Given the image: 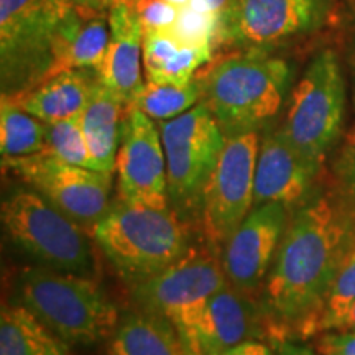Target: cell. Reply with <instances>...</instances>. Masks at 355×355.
<instances>
[{
  "label": "cell",
  "instance_id": "obj_24",
  "mask_svg": "<svg viewBox=\"0 0 355 355\" xmlns=\"http://www.w3.org/2000/svg\"><path fill=\"white\" fill-rule=\"evenodd\" d=\"M202 99L201 76L186 84H144L132 101L133 107L148 115L153 121L165 122L188 112Z\"/></svg>",
  "mask_w": 355,
  "mask_h": 355
},
{
  "label": "cell",
  "instance_id": "obj_18",
  "mask_svg": "<svg viewBox=\"0 0 355 355\" xmlns=\"http://www.w3.org/2000/svg\"><path fill=\"white\" fill-rule=\"evenodd\" d=\"M99 81V74L94 69H68L48 78L30 91L2 97L44 123L58 122L81 114Z\"/></svg>",
  "mask_w": 355,
  "mask_h": 355
},
{
  "label": "cell",
  "instance_id": "obj_3",
  "mask_svg": "<svg viewBox=\"0 0 355 355\" xmlns=\"http://www.w3.org/2000/svg\"><path fill=\"white\" fill-rule=\"evenodd\" d=\"M202 102L225 137L260 132L282 110L291 68L268 51H241L201 76Z\"/></svg>",
  "mask_w": 355,
  "mask_h": 355
},
{
  "label": "cell",
  "instance_id": "obj_29",
  "mask_svg": "<svg viewBox=\"0 0 355 355\" xmlns=\"http://www.w3.org/2000/svg\"><path fill=\"white\" fill-rule=\"evenodd\" d=\"M130 2L144 26V32L171 30L180 15V8L163 0H130Z\"/></svg>",
  "mask_w": 355,
  "mask_h": 355
},
{
  "label": "cell",
  "instance_id": "obj_28",
  "mask_svg": "<svg viewBox=\"0 0 355 355\" xmlns=\"http://www.w3.org/2000/svg\"><path fill=\"white\" fill-rule=\"evenodd\" d=\"M217 17L214 13L199 6L198 2H191L188 7L180 8V15L173 33L176 35L181 42L188 44H214Z\"/></svg>",
  "mask_w": 355,
  "mask_h": 355
},
{
  "label": "cell",
  "instance_id": "obj_17",
  "mask_svg": "<svg viewBox=\"0 0 355 355\" xmlns=\"http://www.w3.org/2000/svg\"><path fill=\"white\" fill-rule=\"evenodd\" d=\"M110 40L104 63L97 71L101 83L130 105L144 87V26L130 0H115L109 10Z\"/></svg>",
  "mask_w": 355,
  "mask_h": 355
},
{
  "label": "cell",
  "instance_id": "obj_38",
  "mask_svg": "<svg viewBox=\"0 0 355 355\" xmlns=\"http://www.w3.org/2000/svg\"><path fill=\"white\" fill-rule=\"evenodd\" d=\"M163 2L171 3V6H175L178 8H183V7H188L193 0H163Z\"/></svg>",
  "mask_w": 355,
  "mask_h": 355
},
{
  "label": "cell",
  "instance_id": "obj_7",
  "mask_svg": "<svg viewBox=\"0 0 355 355\" xmlns=\"http://www.w3.org/2000/svg\"><path fill=\"white\" fill-rule=\"evenodd\" d=\"M339 0H230L217 17L214 43L241 51H268L331 26Z\"/></svg>",
  "mask_w": 355,
  "mask_h": 355
},
{
  "label": "cell",
  "instance_id": "obj_32",
  "mask_svg": "<svg viewBox=\"0 0 355 355\" xmlns=\"http://www.w3.org/2000/svg\"><path fill=\"white\" fill-rule=\"evenodd\" d=\"M224 355H275V352L263 343L248 339L227 350Z\"/></svg>",
  "mask_w": 355,
  "mask_h": 355
},
{
  "label": "cell",
  "instance_id": "obj_36",
  "mask_svg": "<svg viewBox=\"0 0 355 355\" xmlns=\"http://www.w3.org/2000/svg\"><path fill=\"white\" fill-rule=\"evenodd\" d=\"M194 2H198L199 6L207 8V10L214 13L216 17H219L220 13L224 12V8L229 6L230 0H194Z\"/></svg>",
  "mask_w": 355,
  "mask_h": 355
},
{
  "label": "cell",
  "instance_id": "obj_33",
  "mask_svg": "<svg viewBox=\"0 0 355 355\" xmlns=\"http://www.w3.org/2000/svg\"><path fill=\"white\" fill-rule=\"evenodd\" d=\"M79 10L89 15H104L105 10H110L115 0H73Z\"/></svg>",
  "mask_w": 355,
  "mask_h": 355
},
{
  "label": "cell",
  "instance_id": "obj_21",
  "mask_svg": "<svg viewBox=\"0 0 355 355\" xmlns=\"http://www.w3.org/2000/svg\"><path fill=\"white\" fill-rule=\"evenodd\" d=\"M109 355H186L176 327L158 314H128L112 334Z\"/></svg>",
  "mask_w": 355,
  "mask_h": 355
},
{
  "label": "cell",
  "instance_id": "obj_14",
  "mask_svg": "<svg viewBox=\"0 0 355 355\" xmlns=\"http://www.w3.org/2000/svg\"><path fill=\"white\" fill-rule=\"evenodd\" d=\"M288 212L282 202L255 206L225 243L222 265L237 290L254 291L268 273L290 220Z\"/></svg>",
  "mask_w": 355,
  "mask_h": 355
},
{
  "label": "cell",
  "instance_id": "obj_35",
  "mask_svg": "<svg viewBox=\"0 0 355 355\" xmlns=\"http://www.w3.org/2000/svg\"><path fill=\"white\" fill-rule=\"evenodd\" d=\"M277 355H318L313 349L295 343H282L278 345Z\"/></svg>",
  "mask_w": 355,
  "mask_h": 355
},
{
  "label": "cell",
  "instance_id": "obj_1",
  "mask_svg": "<svg viewBox=\"0 0 355 355\" xmlns=\"http://www.w3.org/2000/svg\"><path fill=\"white\" fill-rule=\"evenodd\" d=\"M355 243V201L339 186L296 207L266 283V311L279 327L311 336L340 263Z\"/></svg>",
  "mask_w": 355,
  "mask_h": 355
},
{
  "label": "cell",
  "instance_id": "obj_23",
  "mask_svg": "<svg viewBox=\"0 0 355 355\" xmlns=\"http://www.w3.org/2000/svg\"><path fill=\"white\" fill-rule=\"evenodd\" d=\"M109 40V19L105 20L104 15H86L61 48L50 78L68 69L99 71L107 53Z\"/></svg>",
  "mask_w": 355,
  "mask_h": 355
},
{
  "label": "cell",
  "instance_id": "obj_5",
  "mask_svg": "<svg viewBox=\"0 0 355 355\" xmlns=\"http://www.w3.org/2000/svg\"><path fill=\"white\" fill-rule=\"evenodd\" d=\"M21 304L66 344H94L110 337L119 313L104 291L83 275L26 268L20 275Z\"/></svg>",
  "mask_w": 355,
  "mask_h": 355
},
{
  "label": "cell",
  "instance_id": "obj_34",
  "mask_svg": "<svg viewBox=\"0 0 355 355\" xmlns=\"http://www.w3.org/2000/svg\"><path fill=\"white\" fill-rule=\"evenodd\" d=\"M329 331H355V303L331 324Z\"/></svg>",
  "mask_w": 355,
  "mask_h": 355
},
{
  "label": "cell",
  "instance_id": "obj_31",
  "mask_svg": "<svg viewBox=\"0 0 355 355\" xmlns=\"http://www.w3.org/2000/svg\"><path fill=\"white\" fill-rule=\"evenodd\" d=\"M339 171L340 186L347 191V194L355 201V125L350 130L347 141H345L343 155L339 158Z\"/></svg>",
  "mask_w": 355,
  "mask_h": 355
},
{
  "label": "cell",
  "instance_id": "obj_9",
  "mask_svg": "<svg viewBox=\"0 0 355 355\" xmlns=\"http://www.w3.org/2000/svg\"><path fill=\"white\" fill-rule=\"evenodd\" d=\"M158 128L166 157L170 201L178 209H196L227 137L202 101L188 112L159 122Z\"/></svg>",
  "mask_w": 355,
  "mask_h": 355
},
{
  "label": "cell",
  "instance_id": "obj_26",
  "mask_svg": "<svg viewBox=\"0 0 355 355\" xmlns=\"http://www.w3.org/2000/svg\"><path fill=\"white\" fill-rule=\"evenodd\" d=\"M53 157L89 170H96L94 159L89 152L79 115L64 121L44 123V150Z\"/></svg>",
  "mask_w": 355,
  "mask_h": 355
},
{
  "label": "cell",
  "instance_id": "obj_8",
  "mask_svg": "<svg viewBox=\"0 0 355 355\" xmlns=\"http://www.w3.org/2000/svg\"><path fill=\"white\" fill-rule=\"evenodd\" d=\"M2 224L8 237L48 268L86 275L92 250L81 225L37 191H15L2 202Z\"/></svg>",
  "mask_w": 355,
  "mask_h": 355
},
{
  "label": "cell",
  "instance_id": "obj_15",
  "mask_svg": "<svg viewBox=\"0 0 355 355\" xmlns=\"http://www.w3.org/2000/svg\"><path fill=\"white\" fill-rule=\"evenodd\" d=\"M319 171L321 166L306 159L279 128L266 132L257 157L254 207L266 202L298 207L308 199Z\"/></svg>",
  "mask_w": 355,
  "mask_h": 355
},
{
  "label": "cell",
  "instance_id": "obj_13",
  "mask_svg": "<svg viewBox=\"0 0 355 355\" xmlns=\"http://www.w3.org/2000/svg\"><path fill=\"white\" fill-rule=\"evenodd\" d=\"M119 201L168 209V171L159 128L153 119L128 105L115 159Z\"/></svg>",
  "mask_w": 355,
  "mask_h": 355
},
{
  "label": "cell",
  "instance_id": "obj_30",
  "mask_svg": "<svg viewBox=\"0 0 355 355\" xmlns=\"http://www.w3.org/2000/svg\"><path fill=\"white\" fill-rule=\"evenodd\" d=\"M321 355H355V331H327L319 337Z\"/></svg>",
  "mask_w": 355,
  "mask_h": 355
},
{
  "label": "cell",
  "instance_id": "obj_16",
  "mask_svg": "<svg viewBox=\"0 0 355 355\" xmlns=\"http://www.w3.org/2000/svg\"><path fill=\"white\" fill-rule=\"evenodd\" d=\"M257 314L243 291L225 285L207 301L189 329L180 334L186 355H224L255 336Z\"/></svg>",
  "mask_w": 355,
  "mask_h": 355
},
{
  "label": "cell",
  "instance_id": "obj_4",
  "mask_svg": "<svg viewBox=\"0 0 355 355\" xmlns=\"http://www.w3.org/2000/svg\"><path fill=\"white\" fill-rule=\"evenodd\" d=\"M91 235L119 275L133 285L162 273L189 250L184 225L170 207L119 201L96 222Z\"/></svg>",
  "mask_w": 355,
  "mask_h": 355
},
{
  "label": "cell",
  "instance_id": "obj_2",
  "mask_svg": "<svg viewBox=\"0 0 355 355\" xmlns=\"http://www.w3.org/2000/svg\"><path fill=\"white\" fill-rule=\"evenodd\" d=\"M86 15L73 0H0L2 96L21 94L46 81L66 40Z\"/></svg>",
  "mask_w": 355,
  "mask_h": 355
},
{
  "label": "cell",
  "instance_id": "obj_22",
  "mask_svg": "<svg viewBox=\"0 0 355 355\" xmlns=\"http://www.w3.org/2000/svg\"><path fill=\"white\" fill-rule=\"evenodd\" d=\"M0 355H71L66 343L24 304L0 314Z\"/></svg>",
  "mask_w": 355,
  "mask_h": 355
},
{
  "label": "cell",
  "instance_id": "obj_37",
  "mask_svg": "<svg viewBox=\"0 0 355 355\" xmlns=\"http://www.w3.org/2000/svg\"><path fill=\"white\" fill-rule=\"evenodd\" d=\"M350 64H352V84H354V104H355V35L352 42V56H350Z\"/></svg>",
  "mask_w": 355,
  "mask_h": 355
},
{
  "label": "cell",
  "instance_id": "obj_11",
  "mask_svg": "<svg viewBox=\"0 0 355 355\" xmlns=\"http://www.w3.org/2000/svg\"><path fill=\"white\" fill-rule=\"evenodd\" d=\"M3 168L79 225L92 229L110 209L112 173L71 165L46 152L3 158Z\"/></svg>",
  "mask_w": 355,
  "mask_h": 355
},
{
  "label": "cell",
  "instance_id": "obj_19",
  "mask_svg": "<svg viewBox=\"0 0 355 355\" xmlns=\"http://www.w3.org/2000/svg\"><path fill=\"white\" fill-rule=\"evenodd\" d=\"M211 58L209 44H188L173 30L144 32V69L148 83L186 84Z\"/></svg>",
  "mask_w": 355,
  "mask_h": 355
},
{
  "label": "cell",
  "instance_id": "obj_10",
  "mask_svg": "<svg viewBox=\"0 0 355 355\" xmlns=\"http://www.w3.org/2000/svg\"><path fill=\"white\" fill-rule=\"evenodd\" d=\"M225 285L224 265L211 252L189 248L162 273L135 283L132 293L141 311L168 319L180 336L193 326L207 301Z\"/></svg>",
  "mask_w": 355,
  "mask_h": 355
},
{
  "label": "cell",
  "instance_id": "obj_25",
  "mask_svg": "<svg viewBox=\"0 0 355 355\" xmlns=\"http://www.w3.org/2000/svg\"><path fill=\"white\" fill-rule=\"evenodd\" d=\"M44 150V122L25 112L6 97L0 104L2 158H19Z\"/></svg>",
  "mask_w": 355,
  "mask_h": 355
},
{
  "label": "cell",
  "instance_id": "obj_12",
  "mask_svg": "<svg viewBox=\"0 0 355 355\" xmlns=\"http://www.w3.org/2000/svg\"><path fill=\"white\" fill-rule=\"evenodd\" d=\"M259 132L227 137L202 194V225L207 241L225 247L254 207Z\"/></svg>",
  "mask_w": 355,
  "mask_h": 355
},
{
  "label": "cell",
  "instance_id": "obj_20",
  "mask_svg": "<svg viewBox=\"0 0 355 355\" xmlns=\"http://www.w3.org/2000/svg\"><path fill=\"white\" fill-rule=\"evenodd\" d=\"M127 107L128 104L99 81L79 114V123L97 171H115Z\"/></svg>",
  "mask_w": 355,
  "mask_h": 355
},
{
  "label": "cell",
  "instance_id": "obj_27",
  "mask_svg": "<svg viewBox=\"0 0 355 355\" xmlns=\"http://www.w3.org/2000/svg\"><path fill=\"white\" fill-rule=\"evenodd\" d=\"M355 303V243L345 255V259L340 263L337 275L332 283L329 295H327L326 303L322 306L321 314L318 321L314 322L311 336L318 332L329 331L331 324L336 321L345 309Z\"/></svg>",
  "mask_w": 355,
  "mask_h": 355
},
{
  "label": "cell",
  "instance_id": "obj_6",
  "mask_svg": "<svg viewBox=\"0 0 355 355\" xmlns=\"http://www.w3.org/2000/svg\"><path fill=\"white\" fill-rule=\"evenodd\" d=\"M347 86L334 50L311 58L293 87L279 132L306 159L321 166L339 140L345 122Z\"/></svg>",
  "mask_w": 355,
  "mask_h": 355
}]
</instances>
